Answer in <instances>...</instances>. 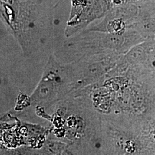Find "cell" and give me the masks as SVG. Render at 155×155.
Instances as JSON below:
<instances>
[{"label":"cell","mask_w":155,"mask_h":155,"mask_svg":"<svg viewBox=\"0 0 155 155\" xmlns=\"http://www.w3.org/2000/svg\"><path fill=\"white\" fill-rule=\"evenodd\" d=\"M145 40L136 33L118 35L83 30L64 38L56 48L54 57L61 64H67L100 55L122 56L134 45Z\"/></svg>","instance_id":"cell-1"},{"label":"cell","mask_w":155,"mask_h":155,"mask_svg":"<svg viewBox=\"0 0 155 155\" xmlns=\"http://www.w3.org/2000/svg\"><path fill=\"white\" fill-rule=\"evenodd\" d=\"M108 7L105 0H71L69 17L64 29V38L82 32L105 16Z\"/></svg>","instance_id":"cell-2"},{"label":"cell","mask_w":155,"mask_h":155,"mask_svg":"<svg viewBox=\"0 0 155 155\" xmlns=\"http://www.w3.org/2000/svg\"><path fill=\"white\" fill-rule=\"evenodd\" d=\"M155 38L148 39L132 47L122 56L127 64L155 70Z\"/></svg>","instance_id":"cell-3"}]
</instances>
